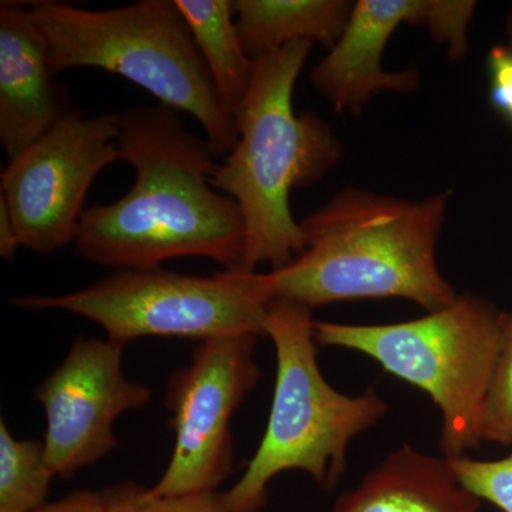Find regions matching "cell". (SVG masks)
<instances>
[{"mask_svg": "<svg viewBox=\"0 0 512 512\" xmlns=\"http://www.w3.org/2000/svg\"><path fill=\"white\" fill-rule=\"evenodd\" d=\"M119 133V111L90 117L76 110L8 161L0 198L23 248L50 255L73 244L94 180L121 161Z\"/></svg>", "mask_w": 512, "mask_h": 512, "instance_id": "cell-9", "label": "cell"}, {"mask_svg": "<svg viewBox=\"0 0 512 512\" xmlns=\"http://www.w3.org/2000/svg\"><path fill=\"white\" fill-rule=\"evenodd\" d=\"M480 504L446 457L403 446L343 494L332 512H478Z\"/></svg>", "mask_w": 512, "mask_h": 512, "instance_id": "cell-13", "label": "cell"}, {"mask_svg": "<svg viewBox=\"0 0 512 512\" xmlns=\"http://www.w3.org/2000/svg\"><path fill=\"white\" fill-rule=\"evenodd\" d=\"M268 276L224 271L214 276L164 269H119L82 291L59 296H20L26 311H64L83 316L121 345L140 338L204 340L217 336L265 335L272 301Z\"/></svg>", "mask_w": 512, "mask_h": 512, "instance_id": "cell-7", "label": "cell"}, {"mask_svg": "<svg viewBox=\"0 0 512 512\" xmlns=\"http://www.w3.org/2000/svg\"><path fill=\"white\" fill-rule=\"evenodd\" d=\"M222 101L237 113L254 76L255 60L245 52L231 0H175Z\"/></svg>", "mask_w": 512, "mask_h": 512, "instance_id": "cell-15", "label": "cell"}, {"mask_svg": "<svg viewBox=\"0 0 512 512\" xmlns=\"http://www.w3.org/2000/svg\"><path fill=\"white\" fill-rule=\"evenodd\" d=\"M450 191L423 200L348 187L301 224L305 251L266 274L272 298L308 306L402 298L426 312L456 301L436 261Z\"/></svg>", "mask_w": 512, "mask_h": 512, "instance_id": "cell-2", "label": "cell"}, {"mask_svg": "<svg viewBox=\"0 0 512 512\" xmlns=\"http://www.w3.org/2000/svg\"><path fill=\"white\" fill-rule=\"evenodd\" d=\"M427 0H357L348 26L311 73V83L338 113H360L383 92L410 93L416 70L387 72L383 53L402 25H423Z\"/></svg>", "mask_w": 512, "mask_h": 512, "instance_id": "cell-11", "label": "cell"}, {"mask_svg": "<svg viewBox=\"0 0 512 512\" xmlns=\"http://www.w3.org/2000/svg\"><path fill=\"white\" fill-rule=\"evenodd\" d=\"M19 248H22V245L16 232L15 222L6 207V202L0 198V256L10 261Z\"/></svg>", "mask_w": 512, "mask_h": 512, "instance_id": "cell-23", "label": "cell"}, {"mask_svg": "<svg viewBox=\"0 0 512 512\" xmlns=\"http://www.w3.org/2000/svg\"><path fill=\"white\" fill-rule=\"evenodd\" d=\"M348 0H235L237 30L252 60L299 40L329 49L348 26Z\"/></svg>", "mask_w": 512, "mask_h": 512, "instance_id": "cell-14", "label": "cell"}, {"mask_svg": "<svg viewBox=\"0 0 512 512\" xmlns=\"http://www.w3.org/2000/svg\"><path fill=\"white\" fill-rule=\"evenodd\" d=\"M474 12L476 2L471 0H427L423 25L437 45L446 47L454 62L467 55V30Z\"/></svg>", "mask_w": 512, "mask_h": 512, "instance_id": "cell-20", "label": "cell"}, {"mask_svg": "<svg viewBox=\"0 0 512 512\" xmlns=\"http://www.w3.org/2000/svg\"><path fill=\"white\" fill-rule=\"evenodd\" d=\"M119 123L121 161L133 165L136 181L120 200L84 211L77 256L117 269H157L190 256L238 269L244 220L237 202L211 185L218 164L207 140L163 104L119 111Z\"/></svg>", "mask_w": 512, "mask_h": 512, "instance_id": "cell-1", "label": "cell"}, {"mask_svg": "<svg viewBox=\"0 0 512 512\" xmlns=\"http://www.w3.org/2000/svg\"><path fill=\"white\" fill-rule=\"evenodd\" d=\"M256 338L238 333L204 340L190 365L170 377L165 406L173 413V454L148 493H211L229 476L234 461L229 423L261 373L254 359Z\"/></svg>", "mask_w": 512, "mask_h": 512, "instance_id": "cell-8", "label": "cell"}, {"mask_svg": "<svg viewBox=\"0 0 512 512\" xmlns=\"http://www.w3.org/2000/svg\"><path fill=\"white\" fill-rule=\"evenodd\" d=\"M458 481L498 510L512 512V454L498 460H473V458H447Z\"/></svg>", "mask_w": 512, "mask_h": 512, "instance_id": "cell-19", "label": "cell"}, {"mask_svg": "<svg viewBox=\"0 0 512 512\" xmlns=\"http://www.w3.org/2000/svg\"><path fill=\"white\" fill-rule=\"evenodd\" d=\"M313 333L320 346L363 353L423 390L441 414L444 457H464L483 441L485 394L503 333V313L490 303L464 293L419 319L386 325L315 322Z\"/></svg>", "mask_w": 512, "mask_h": 512, "instance_id": "cell-6", "label": "cell"}, {"mask_svg": "<svg viewBox=\"0 0 512 512\" xmlns=\"http://www.w3.org/2000/svg\"><path fill=\"white\" fill-rule=\"evenodd\" d=\"M490 103L512 127V52L507 46H494L487 56Z\"/></svg>", "mask_w": 512, "mask_h": 512, "instance_id": "cell-21", "label": "cell"}, {"mask_svg": "<svg viewBox=\"0 0 512 512\" xmlns=\"http://www.w3.org/2000/svg\"><path fill=\"white\" fill-rule=\"evenodd\" d=\"M312 46L299 40L255 60L251 87L235 113L237 144L212 175V187L237 202L244 220V256L235 271L256 272L264 264L276 271L305 251L291 192L318 183L342 158L329 123L293 110V90Z\"/></svg>", "mask_w": 512, "mask_h": 512, "instance_id": "cell-3", "label": "cell"}, {"mask_svg": "<svg viewBox=\"0 0 512 512\" xmlns=\"http://www.w3.org/2000/svg\"><path fill=\"white\" fill-rule=\"evenodd\" d=\"M124 348L110 339H77L36 387L35 399L46 412V460L55 476L72 477L110 454L119 447L114 421L150 403V389L124 376Z\"/></svg>", "mask_w": 512, "mask_h": 512, "instance_id": "cell-10", "label": "cell"}, {"mask_svg": "<svg viewBox=\"0 0 512 512\" xmlns=\"http://www.w3.org/2000/svg\"><path fill=\"white\" fill-rule=\"evenodd\" d=\"M311 311L286 299L269 303L265 335L276 352L274 400L258 450L238 483L224 493L235 511L261 510L269 483L288 470L305 471L329 490L345 471L350 441L387 412L375 390L349 396L323 377Z\"/></svg>", "mask_w": 512, "mask_h": 512, "instance_id": "cell-5", "label": "cell"}, {"mask_svg": "<svg viewBox=\"0 0 512 512\" xmlns=\"http://www.w3.org/2000/svg\"><path fill=\"white\" fill-rule=\"evenodd\" d=\"M507 39H508L507 47L512 52V12H511L510 18H508V22H507Z\"/></svg>", "mask_w": 512, "mask_h": 512, "instance_id": "cell-24", "label": "cell"}, {"mask_svg": "<svg viewBox=\"0 0 512 512\" xmlns=\"http://www.w3.org/2000/svg\"><path fill=\"white\" fill-rule=\"evenodd\" d=\"M107 495L109 512H239L217 491L154 497L144 485L128 483L109 488Z\"/></svg>", "mask_w": 512, "mask_h": 512, "instance_id": "cell-18", "label": "cell"}, {"mask_svg": "<svg viewBox=\"0 0 512 512\" xmlns=\"http://www.w3.org/2000/svg\"><path fill=\"white\" fill-rule=\"evenodd\" d=\"M45 36L30 9L0 5V144L8 161L79 110L55 80Z\"/></svg>", "mask_w": 512, "mask_h": 512, "instance_id": "cell-12", "label": "cell"}, {"mask_svg": "<svg viewBox=\"0 0 512 512\" xmlns=\"http://www.w3.org/2000/svg\"><path fill=\"white\" fill-rule=\"evenodd\" d=\"M35 512H109V495L107 490L77 491Z\"/></svg>", "mask_w": 512, "mask_h": 512, "instance_id": "cell-22", "label": "cell"}, {"mask_svg": "<svg viewBox=\"0 0 512 512\" xmlns=\"http://www.w3.org/2000/svg\"><path fill=\"white\" fill-rule=\"evenodd\" d=\"M55 474L46 460L45 441L18 440L0 420V512H35L46 504Z\"/></svg>", "mask_w": 512, "mask_h": 512, "instance_id": "cell-16", "label": "cell"}, {"mask_svg": "<svg viewBox=\"0 0 512 512\" xmlns=\"http://www.w3.org/2000/svg\"><path fill=\"white\" fill-rule=\"evenodd\" d=\"M481 440L512 446V312L503 313L500 352L481 416Z\"/></svg>", "mask_w": 512, "mask_h": 512, "instance_id": "cell-17", "label": "cell"}, {"mask_svg": "<svg viewBox=\"0 0 512 512\" xmlns=\"http://www.w3.org/2000/svg\"><path fill=\"white\" fill-rule=\"evenodd\" d=\"M53 72L96 67L126 77L160 104L198 121L215 157L238 141L235 114L222 101L175 0H140L111 9L32 3Z\"/></svg>", "mask_w": 512, "mask_h": 512, "instance_id": "cell-4", "label": "cell"}]
</instances>
